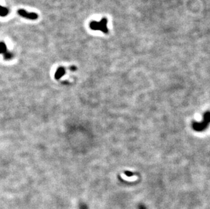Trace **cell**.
I'll return each mask as SVG.
<instances>
[{"label": "cell", "mask_w": 210, "mask_h": 209, "mask_svg": "<svg viewBox=\"0 0 210 209\" xmlns=\"http://www.w3.org/2000/svg\"><path fill=\"white\" fill-rule=\"evenodd\" d=\"M208 125L207 123H205L204 121H202L201 122H194L192 124V127L193 129L196 131H203L204 130H205L207 128H208Z\"/></svg>", "instance_id": "3"}, {"label": "cell", "mask_w": 210, "mask_h": 209, "mask_svg": "<svg viewBox=\"0 0 210 209\" xmlns=\"http://www.w3.org/2000/svg\"><path fill=\"white\" fill-rule=\"evenodd\" d=\"M207 123L208 124H209L210 123V112L209 111H207V112L204 114L203 116V120Z\"/></svg>", "instance_id": "5"}, {"label": "cell", "mask_w": 210, "mask_h": 209, "mask_svg": "<svg viewBox=\"0 0 210 209\" xmlns=\"http://www.w3.org/2000/svg\"><path fill=\"white\" fill-rule=\"evenodd\" d=\"M8 13H9V10H8V8L0 5V16L4 17V16H7Z\"/></svg>", "instance_id": "4"}, {"label": "cell", "mask_w": 210, "mask_h": 209, "mask_svg": "<svg viewBox=\"0 0 210 209\" xmlns=\"http://www.w3.org/2000/svg\"><path fill=\"white\" fill-rule=\"evenodd\" d=\"M6 51V46H5V44L4 43H0V53L5 52Z\"/></svg>", "instance_id": "6"}, {"label": "cell", "mask_w": 210, "mask_h": 209, "mask_svg": "<svg viewBox=\"0 0 210 209\" xmlns=\"http://www.w3.org/2000/svg\"><path fill=\"white\" fill-rule=\"evenodd\" d=\"M18 14L21 16H22V17L30 19V20H36V19L38 18V14H36L35 12H28L23 9L18 10Z\"/></svg>", "instance_id": "2"}, {"label": "cell", "mask_w": 210, "mask_h": 209, "mask_svg": "<svg viewBox=\"0 0 210 209\" xmlns=\"http://www.w3.org/2000/svg\"><path fill=\"white\" fill-rule=\"evenodd\" d=\"M125 173L126 175H127V177H132L133 175V172H130V171H126V172H125Z\"/></svg>", "instance_id": "7"}, {"label": "cell", "mask_w": 210, "mask_h": 209, "mask_svg": "<svg viewBox=\"0 0 210 209\" xmlns=\"http://www.w3.org/2000/svg\"><path fill=\"white\" fill-rule=\"evenodd\" d=\"M108 19L106 18H103L99 22L92 21L91 22L89 27L93 31H100L103 33L107 34L109 32L108 27Z\"/></svg>", "instance_id": "1"}]
</instances>
